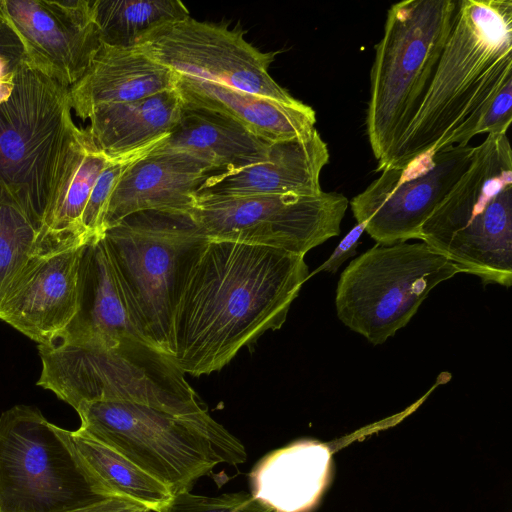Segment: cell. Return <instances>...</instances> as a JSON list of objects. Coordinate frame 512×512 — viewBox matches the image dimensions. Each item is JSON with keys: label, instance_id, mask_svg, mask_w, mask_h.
I'll return each mask as SVG.
<instances>
[{"label": "cell", "instance_id": "6da1fadb", "mask_svg": "<svg viewBox=\"0 0 512 512\" xmlns=\"http://www.w3.org/2000/svg\"><path fill=\"white\" fill-rule=\"evenodd\" d=\"M305 256L207 240L178 283L171 359L184 374L221 370L245 346L284 324L309 277Z\"/></svg>", "mask_w": 512, "mask_h": 512}, {"label": "cell", "instance_id": "7a4b0ae2", "mask_svg": "<svg viewBox=\"0 0 512 512\" xmlns=\"http://www.w3.org/2000/svg\"><path fill=\"white\" fill-rule=\"evenodd\" d=\"M512 79V1L459 0L423 101L392 156L377 172L429 150L461 145L464 133Z\"/></svg>", "mask_w": 512, "mask_h": 512}, {"label": "cell", "instance_id": "3957f363", "mask_svg": "<svg viewBox=\"0 0 512 512\" xmlns=\"http://www.w3.org/2000/svg\"><path fill=\"white\" fill-rule=\"evenodd\" d=\"M419 240L483 283L512 284V150L488 134L420 229Z\"/></svg>", "mask_w": 512, "mask_h": 512}, {"label": "cell", "instance_id": "277c9868", "mask_svg": "<svg viewBox=\"0 0 512 512\" xmlns=\"http://www.w3.org/2000/svg\"><path fill=\"white\" fill-rule=\"evenodd\" d=\"M80 430L116 450L173 495L190 491L217 464H242L243 444L206 410L174 414L120 401H83Z\"/></svg>", "mask_w": 512, "mask_h": 512}, {"label": "cell", "instance_id": "5b68a950", "mask_svg": "<svg viewBox=\"0 0 512 512\" xmlns=\"http://www.w3.org/2000/svg\"><path fill=\"white\" fill-rule=\"evenodd\" d=\"M459 0H404L388 12L370 72L366 131L378 161L392 156L430 86Z\"/></svg>", "mask_w": 512, "mask_h": 512}, {"label": "cell", "instance_id": "8992f818", "mask_svg": "<svg viewBox=\"0 0 512 512\" xmlns=\"http://www.w3.org/2000/svg\"><path fill=\"white\" fill-rule=\"evenodd\" d=\"M78 128L69 89L25 60L11 94L0 105V196L23 212L37 233Z\"/></svg>", "mask_w": 512, "mask_h": 512}, {"label": "cell", "instance_id": "52a82bcc", "mask_svg": "<svg viewBox=\"0 0 512 512\" xmlns=\"http://www.w3.org/2000/svg\"><path fill=\"white\" fill-rule=\"evenodd\" d=\"M37 385L75 410L83 401L132 402L174 414L206 410L170 356L130 341L115 348L56 343L39 345Z\"/></svg>", "mask_w": 512, "mask_h": 512}, {"label": "cell", "instance_id": "ba28073f", "mask_svg": "<svg viewBox=\"0 0 512 512\" xmlns=\"http://www.w3.org/2000/svg\"><path fill=\"white\" fill-rule=\"evenodd\" d=\"M104 240L141 333L171 357V318L188 263L207 242L190 212L130 214L104 232Z\"/></svg>", "mask_w": 512, "mask_h": 512}, {"label": "cell", "instance_id": "9c48e42d", "mask_svg": "<svg viewBox=\"0 0 512 512\" xmlns=\"http://www.w3.org/2000/svg\"><path fill=\"white\" fill-rule=\"evenodd\" d=\"M115 496L31 406L0 416V512H69Z\"/></svg>", "mask_w": 512, "mask_h": 512}, {"label": "cell", "instance_id": "30bf717a", "mask_svg": "<svg viewBox=\"0 0 512 512\" xmlns=\"http://www.w3.org/2000/svg\"><path fill=\"white\" fill-rule=\"evenodd\" d=\"M461 269L424 242L376 244L339 278V320L373 345L384 343L416 314L434 287Z\"/></svg>", "mask_w": 512, "mask_h": 512}, {"label": "cell", "instance_id": "8fae6325", "mask_svg": "<svg viewBox=\"0 0 512 512\" xmlns=\"http://www.w3.org/2000/svg\"><path fill=\"white\" fill-rule=\"evenodd\" d=\"M348 199L317 196L198 195L191 215L209 240L265 246L305 256L340 234Z\"/></svg>", "mask_w": 512, "mask_h": 512}, {"label": "cell", "instance_id": "7c38bea8", "mask_svg": "<svg viewBox=\"0 0 512 512\" xmlns=\"http://www.w3.org/2000/svg\"><path fill=\"white\" fill-rule=\"evenodd\" d=\"M139 45L176 74L286 104L299 102L269 74L275 53L260 51L227 25L189 16L153 31Z\"/></svg>", "mask_w": 512, "mask_h": 512}, {"label": "cell", "instance_id": "4fadbf2b", "mask_svg": "<svg viewBox=\"0 0 512 512\" xmlns=\"http://www.w3.org/2000/svg\"><path fill=\"white\" fill-rule=\"evenodd\" d=\"M474 147L450 145L387 168L350 202L357 223L378 244L418 239L422 225L472 160Z\"/></svg>", "mask_w": 512, "mask_h": 512}, {"label": "cell", "instance_id": "5bb4252c", "mask_svg": "<svg viewBox=\"0 0 512 512\" xmlns=\"http://www.w3.org/2000/svg\"><path fill=\"white\" fill-rule=\"evenodd\" d=\"M0 18L21 41L26 62L68 89L102 44L93 0H0Z\"/></svg>", "mask_w": 512, "mask_h": 512}, {"label": "cell", "instance_id": "9a60e30c", "mask_svg": "<svg viewBox=\"0 0 512 512\" xmlns=\"http://www.w3.org/2000/svg\"><path fill=\"white\" fill-rule=\"evenodd\" d=\"M84 245L32 255L0 299V319L39 345L57 340L77 312Z\"/></svg>", "mask_w": 512, "mask_h": 512}, {"label": "cell", "instance_id": "2e32d148", "mask_svg": "<svg viewBox=\"0 0 512 512\" xmlns=\"http://www.w3.org/2000/svg\"><path fill=\"white\" fill-rule=\"evenodd\" d=\"M130 341L149 344L135 321L104 237H93L82 250L76 315L51 344L110 349Z\"/></svg>", "mask_w": 512, "mask_h": 512}, {"label": "cell", "instance_id": "e0dca14e", "mask_svg": "<svg viewBox=\"0 0 512 512\" xmlns=\"http://www.w3.org/2000/svg\"><path fill=\"white\" fill-rule=\"evenodd\" d=\"M330 158L327 143L319 132L270 143L265 156L241 169L212 174L198 195L317 196L323 190L321 171Z\"/></svg>", "mask_w": 512, "mask_h": 512}, {"label": "cell", "instance_id": "ac0fdd59", "mask_svg": "<svg viewBox=\"0 0 512 512\" xmlns=\"http://www.w3.org/2000/svg\"><path fill=\"white\" fill-rule=\"evenodd\" d=\"M117 156L100 150L86 128L73 136L56 175L33 255L61 252L87 243L82 217L101 172Z\"/></svg>", "mask_w": 512, "mask_h": 512}, {"label": "cell", "instance_id": "d6986e66", "mask_svg": "<svg viewBox=\"0 0 512 512\" xmlns=\"http://www.w3.org/2000/svg\"><path fill=\"white\" fill-rule=\"evenodd\" d=\"M210 173L182 155L155 153L136 161L120 178L108 201L104 232L141 211L191 212Z\"/></svg>", "mask_w": 512, "mask_h": 512}, {"label": "cell", "instance_id": "ffe728a7", "mask_svg": "<svg viewBox=\"0 0 512 512\" xmlns=\"http://www.w3.org/2000/svg\"><path fill=\"white\" fill-rule=\"evenodd\" d=\"M178 75L140 45L102 43L84 75L69 88L72 111L85 120L94 110L141 100L176 87Z\"/></svg>", "mask_w": 512, "mask_h": 512}, {"label": "cell", "instance_id": "44dd1931", "mask_svg": "<svg viewBox=\"0 0 512 512\" xmlns=\"http://www.w3.org/2000/svg\"><path fill=\"white\" fill-rule=\"evenodd\" d=\"M183 105L224 116L261 140L274 143L311 133L316 114L299 101L286 104L221 84L177 74Z\"/></svg>", "mask_w": 512, "mask_h": 512}, {"label": "cell", "instance_id": "7402d4cb", "mask_svg": "<svg viewBox=\"0 0 512 512\" xmlns=\"http://www.w3.org/2000/svg\"><path fill=\"white\" fill-rule=\"evenodd\" d=\"M331 450L300 440L267 454L251 471V494L273 512H309L328 484Z\"/></svg>", "mask_w": 512, "mask_h": 512}, {"label": "cell", "instance_id": "603a6c76", "mask_svg": "<svg viewBox=\"0 0 512 512\" xmlns=\"http://www.w3.org/2000/svg\"><path fill=\"white\" fill-rule=\"evenodd\" d=\"M269 144L224 116L183 105L177 125L154 152L182 155L220 174L261 160Z\"/></svg>", "mask_w": 512, "mask_h": 512}, {"label": "cell", "instance_id": "cb8c5ba5", "mask_svg": "<svg viewBox=\"0 0 512 512\" xmlns=\"http://www.w3.org/2000/svg\"><path fill=\"white\" fill-rule=\"evenodd\" d=\"M182 111L175 87L134 102L98 108L86 117V129L100 150L117 156L167 137Z\"/></svg>", "mask_w": 512, "mask_h": 512}, {"label": "cell", "instance_id": "d4e9b609", "mask_svg": "<svg viewBox=\"0 0 512 512\" xmlns=\"http://www.w3.org/2000/svg\"><path fill=\"white\" fill-rule=\"evenodd\" d=\"M64 433L86 465L115 496L155 512L172 499L173 493L164 484L116 450L80 429H64Z\"/></svg>", "mask_w": 512, "mask_h": 512}, {"label": "cell", "instance_id": "484cf974", "mask_svg": "<svg viewBox=\"0 0 512 512\" xmlns=\"http://www.w3.org/2000/svg\"><path fill=\"white\" fill-rule=\"evenodd\" d=\"M101 42L133 47L153 31L190 16L178 0H93Z\"/></svg>", "mask_w": 512, "mask_h": 512}, {"label": "cell", "instance_id": "4316f807", "mask_svg": "<svg viewBox=\"0 0 512 512\" xmlns=\"http://www.w3.org/2000/svg\"><path fill=\"white\" fill-rule=\"evenodd\" d=\"M37 231L24 213L0 196V299L33 255Z\"/></svg>", "mask_w": 512, "mask_h": 512}, {"label": "cell", "instance_id": "83f0119b", "mask_svg": "<svg viewBox=\"0 0 512 512\" xmlns=\"http://www.w3.org/2000/svg\"><path fill=\"white\" fill-rule=\"evenodd\" d=\"M164 139L119 155L101 172L92 188L82 217L83 229L88 240L104 235V218L108 201L123 174L136 161L150 154Z\"/></svg>", "mask_w": 512, "mask_h": 512}, {"label": "cell", "instance_id": "f1b7e54d", "mask_svg": "<svg viewBox=\"0 0 512 512\" xmlns=\"http://www.w3.org/2000/svg\"><path fill=\"white\" fill-rule=\"evenodd\" d=\"M158 512H273L251 493H225L219 496H202L184 491Z\"/></svg>", "mask_w": 512, "mask_h": 512}, {"label": "cell", "instance_id": "f546056e", "mask_svg": "<svg viewBox=\"0 0 512 512\" xmlns=\"http://www.w3.org/2000/svg\"><path fill=\"white\" fill-rule=\"evenodd\" d=\"M512 121V79L485 105L464 134L463 145L478 134H506Z\"/></svg>", "mask_w": 512, "mask_h": 512}, {"label": "cell", "instance_id": "4dcf8cb0", "mask_svg": "<svg viewBox=\"0 0 512 512\" xmlns=\"http://www.w3.org/2000/svg\"><path fill=\"white\" fill-rule=\"evenodd\" d=\"M25 60L21 41L0 18V105L11 94L15 75Z\"/></svg>", "mask_w": 512, "mask_h": 512}, {"label": "cell", "instance_id": "1f68e13d", "mask_svg": "<svg viewBox=\"0 0 512 512\" xmlns=\"http://www.w3.org/2000/svg\"><path fill=\"white\" fill-rule=\"evenodd\" d=\"M365 232L363 223H357L339 242L330 257L315 271L335 273L350 257L356 254V249L362 234Z\"/></svg>", "mask_w": 512, "mask_h": 512}, {"label": "cell", "instance_id": "d6a6232c", "mask_svg": "<svg viewBox=\"0 0 512 512\" xmlns=\"http://www.w3.org/2000/svg\"><path fill=\"white\" fill-rule=\"evenodd\" d=\"M69 512H151L145 506L122 497H110Z\"/></svg>", "mask_w": 512, "mask_h": 512}]
</instances>
